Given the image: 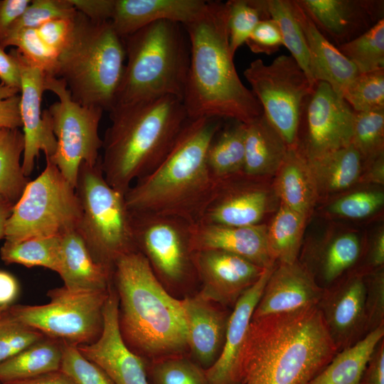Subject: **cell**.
I'll return each mask as SVG.
<instances>
[{
	"instance_id": "9a60e30c",
	"label": "cell",
	"mask_w": 384,
	"mask_h": 384,
	"mask_svg": "<svg viewBox=\"0 0 384 384\" xmlns=\"http://www.w3.org/2000/svg\"><path fill=\"white\" fill-rule=\"evenodd\" d=\"M366 273L353 272L324 289L317 304L337 352L368 333Z\"/></svg>"
},
{
	"instance_id": "484cf974",
	"label": "cell",
	"mask_w": 384,
	"mask_h": 384,
	"mask_svg": "<svg viewBox=\"0 0 384 384\" xmlns=\"http://www.w3.org/2000/svg\"><path fill=\"white\" fill-rule=\"evenodd\" d=\"M291 3L293 14L305 38L313 82H325L343 97L344 91L359 72L319 31L297 0H291Z\"/></svg>"
},
{
	"instance_id": "680465c9",
	"label": "cell",
	"mask_w": 384,
	"mask_h": 384,
	"mask_svg": "<svg viewBox=\"0 0 384 384\" xmlns=\"http://www.w3.org/2000/svg\"><path fill=\"white\" fill-rule=\"evenodd\" d=\"M2 384H75L66 373L60 370L46 373L33 378L13 380Z\"/></svg>"
},
{
	"instance_id": "9c48e42d",
	"label": "cell",
	"mask_w": 384,
	"mask_h": 384,
	"mask_svg": "<svg viewBox=\"0 0 384 384\" xmlns=\"http://www.w3.org/2000/svg\"><path fill=\"white\" fill-rule=\"evenodd\" d=\"M46 160L44 170L28 181L13 208L6 241L61 237L78 228L82 209L75 188L50 159Z\"/></svg>"
},
{
	"instance_id": "d4e9b609",
	"label": "cell",
	"mask_w": 384,
	"mask_h": 384,
	"mask_svg": "<svg viewBox=\"0 0 384 384\" xmlns=\"http://www.w3.org/2000/svg\"><path fill=\"white\" fill-rule=\"evenodd\" d=\"M207 3L203 0H115L110 22L123 38L159 21L185 26L203 13Z\"/></svg>"
},
{
	"instance_id": "d6a6232c",
	"label": "cell",
	"mask_w": 384,
	"mask_h": 384,
	"mask_svg": "<svg viewBox=\"0 0 384 384\" xmlns=\"http://www.w3.org/2000/svg\"><path fill=\"white\" fill-rule=\"evenodd\" d=\"M233 122L218 131L207 151V166L216 181L242 173L245 124Z\"/></svg>"
},
{
	"instance_id": "cb8c5ba5",
	"label": "cell",
	"mask_w": 384,
	"mask_h": 384,
	"mask_svg": "<svg viewBox=\"0 0 384 384\" xmlns=\"http://www.w3.org/2000/svg\"><path fill=\"white\" fill-rule=\"evenodd\" d=\"M273 266L267 267L258 280L237 300L230 314L221 353L205 370L209 384H236V369L254 310L261 297Z\"/></svg>"
},
{
	"instance_id": "83f0119b",
	"label": "cell",
	"mask_w": 384,
	"mask_h": 384,
	"mask_svg": "<svg viewBox=\"0 0 384 384\" xmlns=\"http://www.w3.org/2000/svg\"><path fill=\"white\" fill-rule=\"evenodd\" d=\"M288 148L282 137L262 113L245 124L242 173L259 178L276 173Z\"/></svg>"
},
{
	"instance_id": "30bf717a",
	"label": "cell",
	"mask_w": 384,
	"mask_h": 384,
	"mask_svg": "<svg viewBox=\"0 0 384 384\" xmlns=\"http://www.w3.org/2000/svg\"><path fill=\"white\" fill-rule=\"evenodd\" d=\"M108 292L109 288L76 291L63 286L48 292V304L10 305L7 312L46 337L76 346L90 344L102 331L103 309Z\"/></svg>"
},
{
	"instance_id": "bcb514c9",
	"label": "cell",
	"mask_w": 384,
	"mask_h": 384,
	"mask_svg": "<svg viewBox=\"0 0 384 384\" xmlns=\"http://www.w3.org/2000/svg\"><path fill=\"white\" fill-rule=\"evenodd\" d=\"M45 337L41 332L14 318L6 311L0 318V363Z\"/></svg>"
},
{
	"instance_id": "7bdbcfd3",
	"label": "cell",
	"mask_w": 384,
	"mask_h": 384,
	"mask_svg": "<svg viewBox=\"0 0 384 384\" xmlns=\"http://www.w3.org/2000/svg\"><path fill=\"white\" fill-rule=\"evenodd\" d=\"M343 97L356 112L384 110V69L359 73Z\"/></svg>"
},
{
	"instance_id": "7dc6e473",
	"label": "cell",
	"mask_w": 384,
	"mask_h": 384,
	"mask_svg": "<svg viewBox=\"0 0 384 384\" xmlns=\"http://www.w3.org/2000/svg\"><path fill=\"white\" fill-rule=\"evenodd\" d=\"M60 370L75 384H114L102 368L82 356L77 346L72 344L63 343Z\"/></svg>"
},
{
	"instance_id": "d6986e66",
	"label": "cell",
	"mask_w": 384,
	"mask_h": 384,
	"mask_svg": "<svg viewBox=\"0 0 384 384\" xmlns=\"http://www.w3.org/2000/svg\"><path fill=\"white\" fill-rule=\"evenodd\" d=\"M319 31L336 47L384 19L383 0H297Z\"/></svg>"
},
{
	"instance_id": "6125c7cd",
	"label": "cell",
	"mask_w": 384,
	"mask_h": 384,
	"mask_svg": "<svg viewBox=\"0 0 384 384\" xmlns=\"http://www.w3.org/2000/svg\"><path fill=\"white\" fill-rule=\"evenodd\" d=\"M14 204L0 194V240L4 238L6 225Z\"/></svg>"
},
{
	"instance_id": "4316f807",
	"label": "cell",
	"mask_w": 384,
	"mask_h": 384,
	"mask_svg": "<svg viewBox=\"0 0 384 384\" xmlns=\"http://www.w3.org/2000/svg\"><path fill=\"white\" fill-rule=\"evenodd\" d=\"M58 274L69 289L101 291L111 284L112 271L94 260L82 236L73 230L60 237Z\"/></svg>"
},
{
	"instance_id": "44dd1931",
	"label": "cell",
	"mask_w": 384,
	"mask_h": 384,
	"mask_svg": "<svg viewBox=\"0 0 384 384\" xmlns=\"http://www.w3.org/2000/svg\"><path fill=\"white\" fill-rule=\"evenodd\" d=\"M324 289L297 260L277 263L264 287L252 319L292 313L317 306Z\"/></svg>"
},
{
	"instance_id": "94428289",
	"label": "cell",
	"mask_w": 384,
	"mask_h": 384,
	"mask_svg": "<svg viewBox=\"0 0 384 384\" xmlns=\"http://www.w3.org/2000/svg\"><path fill=\"white\" fill-rule=\"evenodd\" d=\"M369 261L372 267H383L384 263V233H379L374 240L370 250Z\"/></svg>"
},
{
	"instance_id": "4fadbf2b",
	"label": "cell",
	"mask_w": 384,
	"mask_h": 384,
	"mask_svg": "<svg viewBox=\"0 0 384 384\" xmlns=\"http://www.w3.org/2000/svg\"><path fill=\"white\" fill-rule=\"evenodd\" d=\"M129 212L137 249L163 285L179 286L198 278L191 247V223L170 215Z\"/></svg>"
},
{
	"instance_id": "8fae6325",
	"label": "cell",
	"mask_w": 384,
	"mask_h": 384,
	"mask_svg": "<svg viewBox=\"0 0 384 384\" xmlns=\"http://www.w3.org/2000/svg\"><path fill=\"white\" fill-rule=\"evenodd\" d=\"M44 85L46 90L51 91L58 98L44 110L57 142L56 151L49 159L75 187L80 164H95L100 158L102 140L98 129L104 110L75 102L65 82L58 78L46 75Z\"/></svg>"
},
{
	"instance_id": "f6af8a7d",
	"label": "cell",
	"mask_w": 384,
	"mask_h": 384,
	"mask_svg": "<svg viewBox=\"0 0 384 384\" xmlns=\"http://www.w3.org/2000/svg\"><path fill=\"white\" fill-rule=\"evenodd\" d=\"M77 11L70 0H32L14 22L2 42L21 30L37 28L47 21L57 18H72Z\"/></svg>"
},
{
	"instance_id": "f907efd6",
	"label": "cell",
	"mask_w": 384,
	"mask_h": 384,
	"mask_svg": "<svg viewBox=\"0 0 384 384\" xmlns=\"http://www.w3.org/2000/svg\"><path fill=\"white\" fill-rule=\"evenodd\" d=\"M245 44L255 53L272 55L277 52L283 43L277 23L270 18L260 21Z\"/></svg>"
},
{
	"instance_id": "ba28073f",
	"label": "cell",
	"mask_w": 384,
	"mask_h": 384,
	"mask_svg": "<svg viewBox=\"0 0 384 384\" xmlns=\"http://www.w3.org/2000/svg\"><path fill=\"white\" fill-rule=\"evenodd\" d=\"M75 188L82 209L77 230L94 260L112 271L121 257L137 250L124 194L107 182L100 158L80 164Z\"/></svg>"
},
{
	"instance_id": "11a10c76",
	"label": "cell",
	"mask_w": 384,
	"mask_h": 384,
	"mask_svg": "<svg viewBox=\"0 0 384 384\" xmlns=\"http://www.w3.org/2000/svg\"><path fill=\"white\" fill-rule=\"evenodd\" d=\"M31 1L30 0L0 1V46L11 27L24 12Z\"/></svg>"
},
{
	"instance_id": "8d00e7d4",
	"label": "cell",
	"mask_w": 384,
	"mask_h": 384,
	"mask_svg": "<svg viewBox=\"0 0 384 384\" xmlns=\"http://www.w3.org/2000/svg\"><path fill=\"white\" fill-rule=\"evenodd\" d=\"M0 255L6 264L26 267H42L58 274L60 265V237L36 238L5 241Z\"/></svg>"
},
{
	"instance_id": "681fc988",
	"label": "cell",
	"mask_w": 384,
	"mask_h": 384,
	"mask_svg": "<svg viewBox=\"0 0 384 384\" xmlns=\"http://www.w3.org/2000/svg\"><path fill=\"white\" fill-rule=\"evenodd\" d=\"M366 310L368 331L384 325V273L383 267L366 273Z\"/></svg>"
},
{
	"instance_id": "2e32d148",
	"label": "cell",
	"mask_w": 384,
	"mask_h": 384,
	"mask_svg": "<svg viewBox=\"0 0 384 384\" xmlns=\"http://www.w3.org/2000/svg\"><path fill=\"white\" fill-rule=\"evenodd\" d=\"M119 300L112 283L103 309V327L93 343L77 346L86 358L97 365L114 384H149L147 363L124 342L119 326Z\"/></svg>"
},
{
	"instance_id": "4dcf8cb0",
	"label": "cell",
	"mask_w": 384,
	"mask_h": 384,
	"mask_svg": "<svg viewBox=\"0 0 384 384\" xmlns=\"http://www.w3.org/2000/svg\"><path fill=\"white\" fill-rule=\"evenodd\" d=\"M307 160L317 191L327 193L340 191L354 184L361 173L363 161L351 144Z\"/></svg>"
},
{
	"instance_id": "c3c4849f",
	"label": "cell",
	"mask_w": 384,
	"mask_h": 384,
	"mask_svg": "<svg viewBox=\"0 0 384 384\" xmlns=\"http://www.w3.org/2000/svg\"><path fill=\"white\" fill-rule=\"evenodd\" d=\"M384 203V194L377 191H361L346 195L334 201L329 210L348 218H363L377 211Z\"/></svg>"
},
{
	"instance_id": "e575fe53",
	"label": "cell",
	"mask_w": 384,
	"mask_h": 384,
	"mask_svg": "<svg viewBox=\"0 0 384 384\" xmlns=\"http://www.w3.org/2000/svg\"><path fill=\"white\" fill-rule=\"evenodd\" d=\"M306 217L281 205L267 228L270 253L277 263L297 260Z\"/></svg>"
},
{
	"instance_id": "ee69618b",
	"label": "cell",
	"mask_w": 384,
	"mask_h": 384,
	"mask_svg": "<svg viewBox=\"0 0 384 384\" xmlns=\"http://www.w3.org/2000/svg\"><path fill=\"white\" fill-rule=\"evenodd\" d=\"M15 46L31 64L40 68L46 75H55L59 53L45 43L36 28H26L7 38L0 48Z\"/></svg>"
},
{
	"instance_id": "60d3db41",
	"label": "cell",
	"mask_w": 384,
	"mask_h": 384,
	"mask_svg": "<svg viewBox=\"0 0 384 384\" xmlns=\"http://www.w3.org/2000/svg\"><path fill=\"white\" fill-rule=\"evenodd\" d=\"M146 373L149 384H209L206 370L183 355L151 361Z\"/></svg>"
},
{
	"instance_id": "d590c367",
	"label": "cell",
	"mask_w": 384,
	"mask_h": 384,
	"mask_svg": "<svg viewBox=\"0 0 384 384\" xmlns=\"http://www.w3.org/2000/svg\"><path fill=\"white\" fill-rule=\"evenodd\" d=\"M23 149L24 137L19 129H0V194L14 205L29 181L22 170Z\"/></svg>"
},
{
	"instance_id": "f35d334b",
	"label": "cell",
	"mask_w": 384,
	"mask_h": 384,
	"mask_svg": "<svg viewBox=\"0 0 384 384\" xmlns=\"http://www.w3.org/2000/svg\"><path fill=\"white\" fill-rule=\"evenodd\" d=\"M337 48L355 65L359 73L384 69V19Z\"/></svg>"
},
{
	"instance_id": "7402d4cb",
	"label": "cell",
	"mask_w": 384,
	"mask_h": 384,
	"mask_svg": "<svg viewBox=\"0 0 384 384\" xmlns=\"http://www.w3.org/2000/svg\"><path fill=\"white\" fill-rule=\"evenodd\" d=\"M267 228L262 224L230 226L204 222L191 223V250L227 252L267 268L276 263L268 248Z\"/></svg>"
},
{
	"instance_id": "816d5d0a",
	"label": "cell",
	"mask_w": 384,
	"mask_h": 384,
	"mask_svg": "<svg viewBox=\"0 0 384 384\" xmlns=\"http://www.w3.org/2000/svg\"><path fill=\"white\" fill-rule=\"evenodd\" d=\"M19 92L18 90L0 83V129L22 127Z\"/></svg>"
},
{
	"instance_id": "8992f818",
	"label": "cell",
	"mask_w": 384,
	"mask_h": 384,
	"mask_svg": "<svg viewBox=\"0 0 384 384\" xmlns=\"http://www.w3.org/2000/svg\"><path fill=\"white\" fill-rule=\"evenodd\" d=\"M125 58L123 40L110 21L94 22L78 11L54 77L65 82L78 103L109 112L115 103Z\"/></svg>"
},
{
	"instance_id": "db71d44e",
	"label": "cell",
	"mask_w": 384,
	"mask_h": 384,
	"mask_svg": "<svg viewBox=\"0 0 384 384\" xmlns=\"http://www.w3.org/2000/svg\"><path fill=\"white\" fill-rule=\"evenodd\" d=\"M77 11L94 22L110 21L115 0H70Z\"/></svg>"
},
{
	"instance_id": "e0dca14e",
	"label": "cell",
	"mask_w": 384,
	"mask_h": 384,
	"mask_svg": "<svg viewBox=\"0 0 384 384\" xmlns=\"http://www.w3.org/2000/svg\"><path fill=\"white\" fill-rule=\"evenodd\" d=\"M260 179L240 173L217 181L197 222L230 226L260 224L271 203L270 194Z\"/></svg>"
},
{
	"instance_id": "6f0895ef",
	"label": "cell",
	"mask_w": 384,
	"mask_h": 384,
	"mask_svg": "<svg viewBox=\"0 0 384 384\" xmlns=\"http://www.w3.org/2000/svg\"><path fill=\"white\" fill-rule=\"evenodd\" d=\"M0 80L6 86L21 91V76L18 63L10 53L0 48Z\"/></svg>"
},
{
	"instance_id": "ac0fdd59",
	"label": "cell",
	"mask_w": 384,
	"mask_h": 384,
	"mask_svg": "<svg viewBox=\"0 0 384 384\" xmlns=\"http://www.w3.org/2000/svg\"><path fill=\"white\" fill-rule=\"evenodd\" d=\"M16 59L21 76L20 115L24 137L22 170L29 176L34 169L35 161L43 151L46 159L54 155L57 142L50 121L41 104L45 90L46 74L29 63L16 49L10 52Z\"/></svg>"
},
{
	"instance_id": "1f68e13d",
	"label": "cell",
	"mask_w": 384,
	"mask_h": 384,
	"mask_svg": "<svg viewBox=\"0 0 384 384\" xmlns=\"http://www.w3.org/2000/svg\"><path fill=\"white\" fill-rule=\"evenodd\" d=\"M62 356L63 343L45 337L1 362L0 382L27 379L60 370Z\"/></svg>"
},
{
	"instance_id": "be15d7a7",
	"label": "cell",
	"mask_w": 384,
	"mask_h": 384,
	"mask_svg": "<svg viewBox=\"0 0 384 384\" xmlns=\"http://www.w3.org/2000/svg\"><path fill=\"white\" fill-rule=\"evenodd\" d=\"M10 306V305H9ZM9 306H0V318L2 317L6 312Z\"/></svg>"
},
{
	"instance_id": "9f6ffc18",
	"label": "cell",
	"mask_w": 384,
	"mask_h": 384,
	"mask_svg": "<svg viewBox=\"0 0 384 384\" xmlns=\"http://www.w3.org/2000/svg\"><path fill=\"white\" fill-rule=\"evenodd\" d=\"M360 384H384V338L374 349Z\"/></svg>"
},
{
	"instance_id": "ffe728a7",
	"label": "cell",
	"mask_w": 384,
	"mask_h": 384,
	"mask_svg": "<svg viewBox=\"0 0 384 384\" xmlns=\"http://www.w3.org/2000/svg\"><path fill=\"white\" fill-rule=\"evenodd\" d=\"M200 292L221 305H233L260 278L265 268L227 252L207 250L193 252Z\"/></svg>"
},
{
	"instance_id": "836d02e7",
	"label": "cell",
	"mask_w": 384,
	"mask_h": 384,
	"mask_svg": "<svg viewBox=\"0 0 384 384\" xmlns=\"http://www.w3.org/2000/svg\"><path fill=\"white\" fill-rule=\"evenodd\" d=\"M361 252L358 236L341 234L329 241L314 257L316 272L313 277L321 288L331 286L358 260Z\"/></svg>"
},
{
	"instance_id": "52a82bcc",
	"label": "cell",
	"mask_w": 384,
	"mask_h": 384,
	"mask_svg": "<svg viewBox=\"0 0 384 384\" xmlns=\"http://www.w3.org/2000/svg\"><path fill=\"white\" fill-rule=\"evenodd\" d=\"M183 30L159 21L122 38L127 63L114 105L164 96L183 101L190 63Z\"/></svg>"
},
{
	"instance_id": "f5cc1de1",
	"label": "cell",
	"mask_w": 384,
	"mask_h": 384,
	"mask_svg": "<svg viewBox=\"0 0 384 384\" xmlns=\"http://www.w3.org/2000/svg\"><path fill=\"white\" fill-rule=\"evenodd\" d=\"M75 16L72 18L53 19L36 29L42 41L60 53L70 36Z\"/></svg>"
},
{
	"instance_id": "7c38bea8",
	"label": "cell",
	"mask_w": 384,
	"mask_h": 384,
	"mask_svg": "<svg viewBox=\"0 0 384 384\" xmlns=\"http://www.w3.org/2000/svg\"><path fill=\"white\" fill-rule=\"evenodd\" d=\"M244 75L268 121L289 148L295 147L302 108L314 86L304 70L290 55H281L268 65L252 61Z\"/></svg>"
},
{
	"instance_id": "f1b7e54d",
	"label": "cell",
	"mask_w": 384,
	"mask_h": 384,
	"mask_svg": "<svg viewBox=\"0 0 384 384\" xmlns=\"http://www.w3.org/2000/svg\"><path fill=\"white\" fill-rule=\"evenodd\" d=\"M276 173V191L282 204L307 218L318 191L305 156L296 147L288 148Z\"/></svg>"
},
{
	"instance_id": "5b68a950",
	"label": "cell",
	"mask_w": 384,
	"mask_h": 384,
	"mask_svg": "<svg viewBox=\"0 0 384 384\" xmlns=\"http://www.w3.org/2000/svg\"><path fill=\"white\" fill-rule=\"evenodd\" d=\"M102 140L101 167L107 182L125 194L166 156L188 119L173 96L114 105Z\"/></svg>"
},
{
	"instance_id": "7a4b0ae2",
	"label": "cell",
	"mask_w": 384,
	"mask_h": 384,
	"mask_svg": "<svg viewBox=\"0 0 384 384\" xmlns=\"http://www.w3.org/2000/svg\"><path fill=\"white\" fill-rule=\"evenodd\" d=\"M226 2L208 1L203 13L183 26L190 63L183 97L188 119L213 117L248 124L262 113L237 73L230 52Z\"/></svg>"
},
{
	"instance_id": "3957f363",
	"label": "cell",
	"mask_w": 384,
	"mask_h": 384,
	"mask_svg": "<svg viewBox=\"0 0 384 384\" xmlns=\"http://www.w3.org/2000/svg\"><path fill=\"white\" fill-rule=\"evenodd\" d=\"M222 120L188 119L161 163L125 193L129 210L197 222L216 184L208 168L206 155Z\"/></svg>"
},
{
	"instance_id": "b9f144b4",
	"label": "cell",
	"mask_w": 384,
	"mask_h": 384,
	"mask_svg": "<svg viewBox=\"0 0 384 384\" xmlns=\"http://www.w3.org/2000/svg\"><path fill=\"white\" fill-rule=\"evenodd\" d=\"M384 110L356 112L351 144L363 159L371 160L383 154Z\"/></svg>"
},
{
	"instance_id": "91938a15",
	"label": "cell",
	"mask_w": 384,
	"mask_h": 384,
	"mask_svg": "<svg viewBox=\"0 0 384 384\" xmlns=\"http://www.w3.org/2000/svg\"><path fill=\"white\" fill-rule=\"evenodd\" d=\"M19 286L9 272L0 270V306H9L18 296Z\"/></svg>"
},
{
	"instance_id": "5bb4252c",
	"label": "cell",
	"mask_w": 384,
	"mask_h": 384,
	"mask_svg": "<svg viewBox=\"0 0 384 384\" xmlns=\"http://www.w3.org/2000/svg\"><path fill=\"white\" fill-rule=\"evenodd\" d=\"M354 110L326 82L317 81L306 99L299 127L304 139L297 145L307 159L351 144Z\"/></svg>"
},
{
	"instance_id": "6da1fadb",
	"label": "cell",
	"mask_w": 384,
	"mask_h": 384,
	"mask_svg": "<svg viewBox=\"0 0 384 384\" xmlns=\"http://www.w3.org/2000/svg\"><path fill=\"white\" fill-rule=\"evenodd\" d=\"M336 353L317 306L252 319L236 384H309Z\"/></svg>"
},
{
	"instance_id": "74e56055",
	"label": "cell",
	"mask_w": 384,
	"mask_h": 384,
	"mask_svg": "<svg viewBox=\"0 0 384 384\" xmlns=\"http://www.w3.org/2000/svg\"><path fill=\"white\" fill-rule=\"evenodd\" d=\"M267 11L270 18L277 24L283 46L304 70L314 85L311 73L309 53L301 27L292 11L291 0H265Z\"/></svg>"
},
{
	"instance_id": "603a6c76",
	"label": "cell",
	"mask_w": 384,
	"mask_h": 384,
	"mask_svg": "<svg viewBox=\"0 0 384 384\" xmlns=\"http://www.w3.org/2000/svg\"><path fill=\"white\" fill-rule=\"evenodd\" d=\"M188 330V346L204 370L218 358L225 341L230 314L201 292L181 299Z\"/></svg>"
},
{
	"instance_id": "f546056e",
	"label": "cell",
	"mask_w": 384,
	"mask_h": 384,
	"mask_svg": "<svg viewBox=\"0 0 384 384\" xmlns=\"http://www.w3.org/2000/svg\"><path fill=\"white\" fill-rule=\"evenodd\" d=\"M384 338V325L336 353L330 362L309 384H360L370 356Z\"/></svg>"
},
{
	"instance_id": "277c9868",
	"label": "cell",
	"mask_w": 384,
	"mask_h": 384,
	"mask_svg": "<svg viewBox=\"0 0 384 384\" xmlns=\"http://www.w3.org/2000/svg\"><path fill=\"white\" fill-rule=\"evenodd\" d=\"M112 282L119 300V326L128 347L151 361L182 356L188 348L181 299L171 297L138 250L114 264Z\"/></svg>"
},
{
	"instance_id": "ab89813d",
	"label": "cell",
	"mask_w": 384,
	"mask_h": 384,
	"mask_svg": "<svg viewBox=\"0 0 384 384\" xmlns=\"http://www.w3.org/2000/svg\"><path fill=\"white\" fill-rule=\"evenodd\" d=\"M228 29L229 48L234 57L238 48L247 41L257 23L270 18L265 0H230Z\"/></svg>"
}]
</instances>
